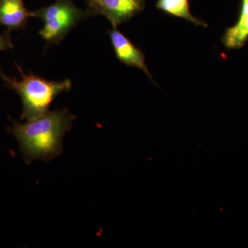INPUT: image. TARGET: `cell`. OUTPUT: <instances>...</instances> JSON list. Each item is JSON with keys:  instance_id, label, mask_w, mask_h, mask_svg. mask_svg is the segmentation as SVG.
Returning <instances> with one entry per match:
<instances>
[{"instance_id": "1", "label": "cell", "mask_w": 248, "mask_h": 248, "mask_svg": "<svg viewBox=\"0 0 248 248\" xmlns=\"http://www.w3.org/2000/svg\"><path fill=\"white\" fill-rule=\"evenodd\" d=\"M76 118L67 109L49 111L25 124L13 121L8 131L17 140L27 164L37 159L48 161L62 154L63 136Z\"/></svg>"}, {"instance_id": "2", "label": "cell", "mask_w": 248, "mask_h": 248, "mask_svg": "<svg viewBox=\"0 0 248 248\" xmlns=\"http://www.w3.org/2000/svg\"><path fill=\"white\" fill-rule=\"evenodd\" d=\"M22 79L6 76L1 71L0 76L9 89L19 94L22 102V120L32 121L48 112L50 104L59 94L68 92L72 88L71 80L49 81L34 74H25L16 63Z\"/></svg>"}, {"instance_id": "3", "label": "cell", "mask_w": 248, "mask_h": 248, "mask_svg": "<svg viewBox=\"0 0 248 248\" xmlns=\"http://www.w3.org/2000/svg\"><path fill=\"white\" fill-rule=\"evenodd\" d=\"M87 9H81L73 0H57L53 4L32 11V17L42 19L44 27L39 32L48 44L59 45L77 24L91 17Z\"/></svg>"}, {"instance_id": "4", "label": "cell", "mask_w": 248, "mask_h": 248, "mask_svg": "<svg viewBox=\"0 0 248 248\" xmlns=\"http://www.w3.org/2000/svg\"><path fill=\"white\" fill-rule=\"evenodd\" d=\"M88 11L91 16L102 15L112 28H117L120 24L140 14L145 9L144 0H86Z\"/></svg>"}, {"instance_id": "5", "label": "cell", "mask_w": 248, "mask_h": 248, "mask_svg": "<svg viewBox=\"0 0 248 248\" xmlns=\"http://www.w3.org/2000/svg\"><path fill=\"white\" fill-rule=\"evenodd\" d=\"M108 33L117 59L127 66L135 67L144 71L154 82L146 66V59L143 51L134 45L122 32L117 30V28H112V30L108 31Z\"/></svg>"}, {"instance_id": "6", "label": "cell", "mask_w": 248, "mask_h": 248, "mask_svg": "<svg viewBox=\"0 0 248 248\" xmlns=\"http://www.w3.org/2000/svg\"><path fill=\"white\" fill-rule=\"evenodd\" d=\"M31 17L32 11L25 7L23 0H0V26L8 31L24 29Z\"/></svg>"}, {"instance_id": "7", "label": "cell", "mask_w": 248, "mask_h": 248, "mask_svg": "<svg viewBox=\"0 0 248 248\" xmlns=\"http://www.w3.org/2000/svg\"><path fill=\"white\" fill-rule=\"evenodd\" d=\"M248 40V0L241 1L237 22L225 31L222 42L226 48L239 49Z\"/></svg>"}, {"instance_id": "8", "label": "cell", "mask_w": 248, "mask_h": 248, "mask_svg": "<svg viewBox=\"0 0 248 248\" xmlns=\"http://www.w3.org/2000/svg\"><path fill=\"white\" fill-rule=\"evenodd\" d=\"M156 6L158 9L169 16L182 18L195 25L208 27L205 22L191 14L189 0H157Z\"/></svg>"}, {"instance_id": "9", "label": "cell", "mask_w": 248, "mask_h": 248, "mask_svg": "<svg viewBox=\"0 0 248 248\" xmlns=\"http://www.w3.org/2000/svg\"><path fill=\"white\" fill-rule=\"evenodd\" d=\"M10 32L11 31L7 30L4 34L0 35V52L5 51L13 48Z\"/></svg>"}]
</instances>
